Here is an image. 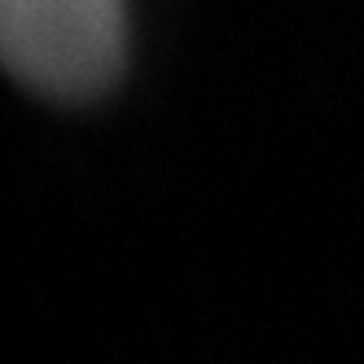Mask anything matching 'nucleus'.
<instances>
[{
    "label": "nucleus",
    "mask_w": 364,
    "mask_h": 364,
    "mask_svg": "<svg viewBox=\"0 0 364 364\" xmlns=\"http://www.w3.org/2000/svg\"><path fill=\"white\" fill-rule=\"evenodd\" d=\"M123 62V0H0V66L48 97H92Z\"/></svg>",
    "instance_id": "nucleus-1"
}]
</instances>
